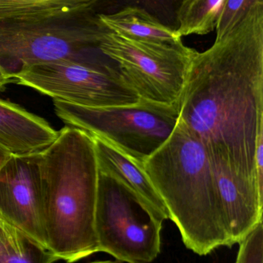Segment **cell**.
<instances>
[{
	"label": "cell",
	"mask_w": 263,
	"mask_h": 263,
	"mask_svg": "<svg viewBox=\"0 0 263 263\" xmlns=\"http://www.w3.org/2000/svg\"><path fill=\"white\" fill-rule=\"evenodd\" d=\"M179 108L210 159L263 199L256 165L263 143V0L211 47L196 52Z\"/></svg>",
	"instance_id": "1"
},
{
	"label": "cell",
	"mask_w": 263,
	"mask_h": 263,
	"mask_svg": "<svg viewBox=\"0 0 263 263\" xmlns=\"http://www.w3.org/2000/svg\"><path fill=\"white\" fill-rule=\"evenodd\" d=\"M99 168L92 135L72 126L42 152L46 247L67 263L98 253L95 210Z\"/></svg>",
	"instance_id": "2"
},
{
	"label": "cell",
	"mask_w": 263,
	"mask_h": 263,
	"mask_svg": "<svg viewBox=\"0 0 263 263\" xmlns=\"http://www.w3.org/2000/svg\"><path fill=\"white\" fill-rule=\"evenodd\" d=\"M143 165L188 250L206 256L233 247L209 155L180 117Z\"/></svg>",
	"instance_id": "3"
},
{
	"label": "cell",
	"mask_w": 263,
	"mask_h": 263,
	"mask_svg": "<svg viewBox=\"0 0 263 263\" xmlns=\"http://www.w3.org/2000/svg\"><path fill=\"white\" fill-rule=\"evenodd\" d=\"M106 30L96 12L0 20V67L12 80L29 66L59 60L113 66L114 61L99 49Z\"/></svg>",
	"instance_id": "4"
},
{
	"label": "cell",
	"mask_w": 263,
	"mask_h": 263,
	"mask_svg": "<svg viewBox=\"0 0 263 263\" xmlns=\"http://www.w3.org/2000/svg\"><path fill=\"white\" fill-rule=\"evenodd\" d=\"M57 117L67 126L104 139L144 163L168 139L179 118V103L141 100L131 106L92 108L54 100Z\"/></svg>",
	"instance_id": "5"
},
{
	"label": "cell",
	"mask_w": 263,
	"mask_h": 263,
	"mask_svg": "<svg viewBox=\"0 0 263 263\" xmlns=\"http://www.w3.org/2000/svg\"><path fill=\"white\" fill-rule=\"evenodd\" d=\"M99 49L117 64L122 80L141 100L179 103L197 51L184 43L138 40L106 30Z\"/></svg>",
	"instance_id": "6"
},
{
	"label": "cell",
	"mask_w": 263,
	"mask_h": 263,
	"mask_svg": "<svg viewBox=\"0 0 263 263\" xmlns=\"http://www.w3.org/2000/svg\"><path fill=\"white\" fill-rule=\"evenodd\" d=\"M162 224L123 185L99 171L95 210L99 252L121 262H153L160 254Z\"/></svg>",
	"instance_id": "7"
},
{
	"label": "cell",
	"mask_w": 263,
	"mask_h": 263,
	"mask_svg": "<svg viewBox=\"0 0 263 263\" xmlns=\"http://www.w3.org/2000/svg\"><path fill=\"white\" fill-rule=\"evenodd\" d=\"M13 81L54 100L86 107L131 106L141 102L122 80L117 66L59 60L29 66Z\"/></svg>",
	"instance_id": "8"
},
{
	"label": "cell",
	"mask_w": 263,
	"mask_h": 263,
	"mask_svg": "<svg viewBox=\"0 0 263 263\" xmlns=\"http://www.w3.org/2000/svg\"><path fill=\"white\" fill-rule=\"evenodd\" d=\"M41 161L42 152L11 155L0 168V219L46 247Z\"/></svg>",
	"instance_id": "9"
},
{
	"label": "cell",
	"mask_w": 263,
	"mask_h": 263,
	"mask_svg": "<svg viewBox=\"0 0 263 263\" xmlns=\"http://www.w3.org/2000/svg\"><path fill=\"white\" fill-rule=\"evenodd\" d=\"M92 136L99 171L123 185L154 217L162 222L169 219L168 210L147 175L143 163L104 139Z\"/></svg>",
	"instance_id": "10"
},
{
	"label": "cell",
	"mask_w": 263,
	"mask_h": 263,
	"mask_svg": "<svg viewBox=\"0 0 263 263\" xmlns=\"http://www.w3.org/2000/svg\"><path fill=\"white\" fill-rule=\"evenodd\" d=\"M46 120L21 106L0 100V145L10 154L40 153L58 136Z\"/></svg>",
	"instance_id": "11"
},
{
	"label": "cell",
	"mask_w": 263,
	"mask_h": 263,
	"mask_svg": "<svg viewBox=\"0 0 263 263\" xmlns=\"http://www.w3.org/2000/svg\"><path fill=\"white\" fill-rule=\"evenodd\" d=\"M97 16L107 30L119 35L160 43L182 42L176 29L135 6H126L109 13H98Z\"/></svg>",
	"instance_id": "12"
},
{
	"label": "cell",
	"mask_w": 263,
	"mask_h": 263,
	"mask_svg": "<svg viewBox=\"0 0 263 263\" xmlns=\"http://www.w3.org/2000/svg\"><path fill=\"white\" fill-rule=\"evenodd\" d=\"M101 0H0V20L49 18L95 12Z\"/></svg>",
	"instance_id": "13"
},
{
	"label": "cell",
	"mask_w": 263,
	"mask_h": 263,
	"mask_svg": "<svg viewBox=\"0 0 263 263\" xmlns=\"http://www.w3.org/2000/svg\"><path fill=\"white\" fill-rule=\"evenodd\" d=\"M57 260L49 249L0 219V263H54Z\"/></svg>",
	"instance_id": "14"
},
{
	"label": "cell",
	"mask_w": 263,
	"mask_h": 263,
	"mask_svg": "<svg viewBox=\"0 0 263 263\" xmlns=\"http://www.w3.org/2000/svg\"><path fill=\"white\" fill-rule=\"evenodd\" d=\"M224 0H181L176 31L181 37L206 35L216 29Z\"/></svg>",
	"instance_id": "15"
},
{
	"label": "cell",
	"mask_w": 263,
	"mask_h": 263,
	"mask_svg": "<svg viewBox=\"0 0 263 263\" xmlns=\"http://www.w3.org/2000/svg\"><path fill=\"white\" fill-rule=\"evenodd\" d=\"M181 0H101L98 7L109 13L126 6H135L149 12L163 24L176 29V12Z\"/></svg>",
	"instance_id": "16"
},
{
	"label": "cell",
	"mask_w": 263,
	"mask_h": 263,
	"mask_svg": "<svg viewBox=\"0 0 263 263\" xmlns=\"http://www.w3.org/2000/svg\"><path fill=\"white\" fill-rule=\"evenodd\" d=\"M258 0H224L216 24V39L230 32Z\"/></svg>",
	"instance_id": "17"
},
{
	"label": "cell",
	"mask_w": 263,
	"mask_h": 263,
	"mask_svg": "<svg viewBox=\"0 0 263 263\" xmlns=\"http://www.w3.org/2000/svg\"><path fill=\"white\" fill-rule=\"evenodd\" d=\"M236 263H263V222L258 223L239 242Z\"/></svg>",
	"instance_id": "18"
},
{
	"label": "cell",
	"mask_w": 263,
	"mask_h": 263,
	"mask_svg": "<svg viewBox=\"0 0 263 263\" xmlns=\"http://www.w3.org/2000/svg\"><path fill=\"white\" fill-rule=\"evenodd\" d=\"M11 155L12 154H10L4 147L0 145V168L3 166V164L6 162V160L9 159Z\"/></svg>",
	"instance_id": "19"
},
{
	"label": "cell",
	"mask_w": 263,
	"mask_h": 263,
	"mask_svg": "<svg viewBox=\"0 0 263 263\" xmlns=\"http://www.w3.org/2000/svg\"><path fill=\"white\" fill-rule=\"evenodd\" d=\"M11 80L6 75L4 71L0 67V91L4 88L8 83H10Z\"/></svg>",
	"instance_id": "20"
},
{
	"label": "cell",
	"mask_w": 263,
	"mask_h": 263,
	"mask_svg": "<svg viewBox=\"0 0 263 263\" xmlns=\"http://www.w3.org/2000/svg\"><path fill=\"white\" fill-rule=\"evenodd\" d=\"M91 263H120L118 262H116V261H97V262H93Z\"/></svg>",
	"instance_id": "21"
}]
</instances>
